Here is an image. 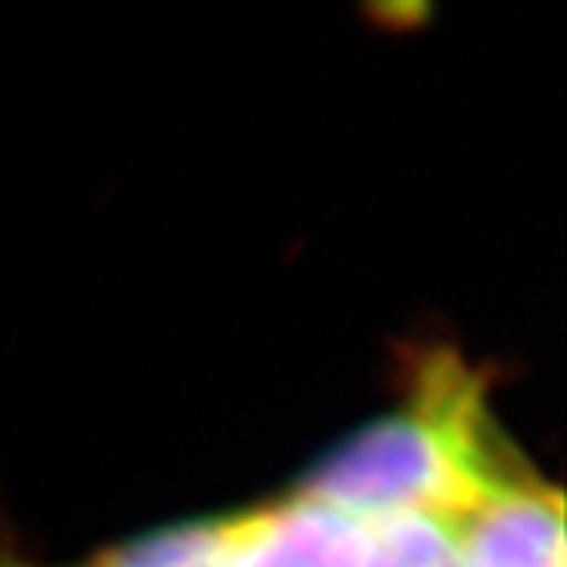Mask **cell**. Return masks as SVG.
I'll list each match as a JSON object with an SVG mask.
<instances>
[{
	"mask_svg": "<svg viewBox=\"0 0 567 567\" xmlns=\"http://www.w3.org/2000/svg\"><path fill=\"white\" fill-rule=\"evenodd\" d=\"M451 536L454 567H565V505L536 476L492 492Z\"/></svg>",
	"mask_w": 567,
	"mask_h": 567,
	"instance_id": "3",
	"label": "cell"
},
{
	"mask_svg": "<svg viewBox=\"0 0 567 567\" xmlns=\"http://www.w3.org/2000/svg\"><path fill=\"white\" fill-rule=\"evenodd\" d=\"M527 476L492 423L483 379L461 357L432 353L410 401L328 454L300 495L360 517L416 511L451 527Z\"/></svg>",
	"mask_w": 567,
	"mask_h": 567,
	"instance_id": "1",
	"label": "cell"
},
{
	"mask_svg": "<svg viewBox=\"0 0 567 567\" xmlns=\"http://www.w3.org/2000/svg\"><path fill=\"white\" fill-rule=\"evenodd\" d=\"M224 524L227 517L162 529V533L133 539L117 551L99 558L95 565L85 567H218Z\"/></svg>",
	"mask_w": 567,
	"mask_h": 567,
	"instance_id": "5",
	"label": "cell"
},
{
	"mask_svg": "<svg viewBox=\"0 0 567 567\" xmlns=\"http://www.w3.org/2000/svg\"><path fill=\"white\" fill-rule=\"evenodd\" d=\"M218 567H365V524L297 495L227 517Z\"/></svg>",
	"mask_w": 567,
	"mask_h": 567,
	"instance_id": "2",
	"label": "cell"
},
{
	"mask_svg": "<svg viewBox=\"0 0 567 567\" xmlns=\"http://www.w3.org/2000/svg\"><path fill=\"white\" fill-rule=\"evenodd\" d=\"M363 524L365 567H454L451 527L432 514H369Z\"/></svg>",
	"mask_w": 567,
	"mask_h": 567,
	"instance_id": "4",
	"label": "cell"
}]
</instances>
